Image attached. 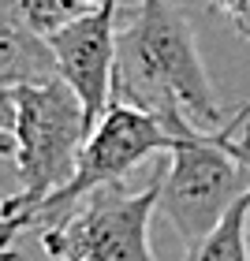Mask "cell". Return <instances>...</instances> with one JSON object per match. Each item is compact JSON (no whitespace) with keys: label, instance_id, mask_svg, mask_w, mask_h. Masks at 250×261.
<instances>
[{"label":"cell","instance_id":"6da1fadb","mask_svg":"<svg viewBox=\"0 0 250 261\" xmlns=\"http://www.w3.org/2000/svg\"><path fill=\"white\" fill-rule=\"evenodd\" d=\"M135 109L161 116L176 135L183 127H224L217 90L198 53L194 22L180 0H138L116 45V93Z\"/></svg>","mask_w":250,"mask_h":261},{"label":"cell","instance_id":"52a82bcc","mask_svg":"<svg viewBox=\"0 0 250 261\" xmlns=\"http://www.w3.org/2000/svg\"><path fill=\"white\" fill-rule=\"evenodd\" d=\"M60 67L41 34H34L11 0H4V30H0V82L4 90L11 86H41L56 82Z\"/></svg>","mask_w":250,"mask_h":261},{"label":"cell","instance_id":"277c9868","mask_svg":"<svg viewBox=\"0 0 250 261\" xmlns=\"http://www.w3.org/2000/svg\"><path fill=\"white\" fill-rule=\"evenodd\" d=\"M176 138L180 135H176L161 116H153L146 109H135V105H127V101H112L109 112L101 116V123L90 130L86 146H82V153H79L75 175H71L60 191H53L38 209H30L27 217L4 224V250L15 243L19 231H30V228H38V224H49L53 228L64 213H71L93 191L123 187V179L138 168L142 161L157 157V153L168 157Z\"/></svg>","mask_w":250,"mask_h":261},{"label":"cell","instance_id":"5b68a950","mask_svg":"<svg viewBox=\"0 0 250 261\" xmlns=\"http://www.w3.org/2000/svg\"><path fill=\"white\" fill-rule=\"evenodd\" d=\"M164 164L153 168L149 187H105L82 198L53 228L41 231L45 254L56 261H161L149 246V220L161 209Z\"/></svg>","mask_w":250,"mask_h":261},{"label":"cell","instance_id":"8fae6325","mask_svg":"<svg viewBox=\"0 0 250 261\" xmlns=\"http://www.w3.org/2000/svg\"><path fill=\"white\" fill-rule=\"evenodd\" d=\"M4 261H19V257H15V250H11V246L4 250Z\"/></svg>","mask_w":250,"mask_h":261},{"label":"cell","instance_id":"9c48e42d","mask_svg":"<svg viewBox=\"0 0 250 261\" xmlns=\"http://www.w3.org/2000/svg\"><path fill=\"white\" fill-rule=\"evenodd\" d=\"M11 4H15V11L34 34H41L49 41L53 34H60L71 22H79L82 15H90L101 0H11Z\"/></svg>","mask_w":250,"mask_h":261},{"label":"cell","instance_id":"3957f363","mask_svg":"<svg viewBox=\"0 0 250 261\" xmlns=\"http://www.w3.org/2000/svg\"><path fill=\"white\" fill-rule=\"evenodd\" d=\"M8 149L15 153L19 191L4 201V224L27 217L75 175L90 138V116L64 79L41 86H11L0 93Z\"/></svg>","mask_w":250,"mask_h":261},{"label":"cell","instance_id":"ba28073f","mask_svg":"<svg viewBox=\"0 0 250 261\" xmlns=\"http://www.w3.org/2000/svg\"><path fill=\"white\" fill-rule=\"evenodd\" d=\"M246 217H250V191L228 209V217H224L194 250H187V261H250Z\"/></svg>","mask_w":250,"mask_h":261},{"label":"cell","instance_id":"30bf717a","mask_svg":"<svg viewBox=\"0 0 250 261\" xmlns=\"http://www.w3.org/2000/svg\"><path fill=\"white\" fill-rule=\"evenodd\" d=\"M213 8H217L220 15H228L232 27L250 41V0H213Z\"/></svg>","mask_w":250,"mask_h":261},{"label":"cell","instance_id":"7a4b0ae2","mask_svg":"<svg viewBox=\"0 0 250 261\" xmlns=\"http://www.w3.org/2000/svg\"><path fill=\"white\" fill-rule=\"evenodd\" d=\"M250 191V101L217 130L183 127L164 164L161 217L187 250L206 239Z\"/></svg>","mask_w":250,"mask_h":261},{"label":"cell","instance_id":"8992f818","mask_svg":"<svg viewBox=\"0 0 250 261\" xmlns=\"http://www.w3.org/2000/svg\"><path fill=\"white\" fill-rule=\"evenodd\" d=\"M116 15H120V0H101L90 15L49 38L60 79L79 93L90 127L101 123L116 93V45H120Z\"/></svg>","mask_w":250,"mask_h":261}]
</instances>
